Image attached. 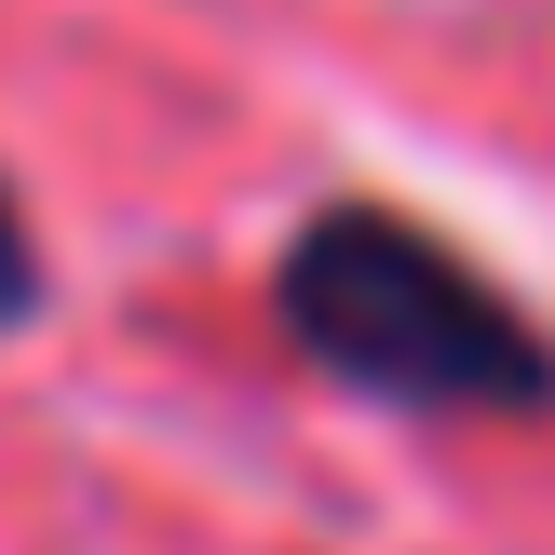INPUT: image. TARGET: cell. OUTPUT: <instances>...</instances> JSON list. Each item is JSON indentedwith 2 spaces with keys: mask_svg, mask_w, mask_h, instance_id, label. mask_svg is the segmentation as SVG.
<instances>
[{
  "mask_svg": "<svg viewBox=\"0 0 555 555\" xmlns=\"http://www.w3.org/2000/svg\"><path fill=\"white\" fill-rule=\"evenodd\" d=\"M271 339L325 393L393 406V421H542L555 406V325L379 190H339L271 244Z\"/></svg>",
  "mask_w": 555,
  "mask_h": 555,
  "instance_id": "cell-1",
  "label": "cell"
},
{
  "mask_svg": "<svg viewBox=\"0 0 555 555\" xmlns=\"http://www.w3.org/2000/svg\"><path fill=\"white\" fill-rule=\"evenodd\" d=\"M41 312H54V258H41V231H27L14 177H0V339H27Z\"/></svg>",
  "mask_w": 555,
  "mask_h": 555,
  "instance_id": "cell-2",
  "label": "cell"
}]
</instances>
